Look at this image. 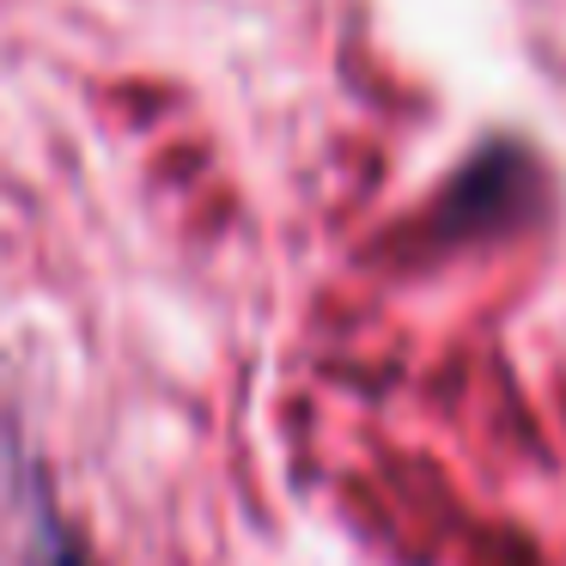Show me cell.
<instances>
[{
	"label": "cell",
	"instance_id": "obj_1",
	"mask_svg": "<svg viewBox=\"0 0 566 566\" xmlns=\"http://www.w3.org/2000/svg\"><path fill=\"white\" fill-rule=\"evenodd\" d=\"M31 566H92V554L55 524L50 512H38V542H31Z\"/></svg>",
	"mask_w": 566,
	"mask_h": 566
}]
</instances>
